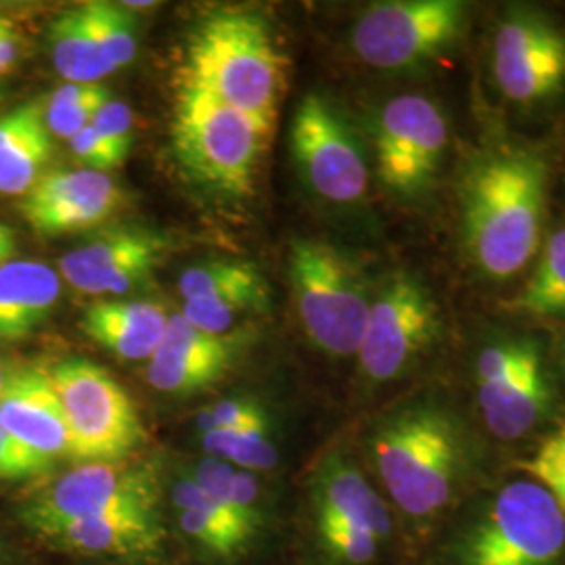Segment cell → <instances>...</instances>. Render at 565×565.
I'll return each instance as SVG.
<instances>
[{
	"instance_id": "obj_1",
	"label": "cell",
	"mask_w": 565,
	"mask_h": 565,
	"mask_svg": "<svg viewBox=\"0 0 565 565\" xmlns=\"http://www.w3.org/2000/svg\"><path fill=\"white\" fill-rule=\"evenodd\" d=\"M546 189L548 163L530 145H492L465 162L457 184L461 237L467 260L482 277L509 281L534 258Z\"/></svg>"
},
{
	"instance_id": "obj_2",
	"label": "cell",
	"mask_w": 565,
	"mask_h": 565,
	"mask_svg": "<svg viewBox=\"0 0 565 565\" xmlns=\"http://www.w3.org/2000/svg\"><path fill=\"white\" fill-rule=\"evenodd\" d=\"M287 61L268 23L254 11L205 15L184 51L182 86H193L245 114L275 121Z\"/></svg>"
},
{
	"instance_id": "obj_3",
	"label": "cell",
	"mask_w": 565,
	"mask_h": 565,
	"mask_svg": "<svg viewBox=\"0 0 565 565\" xmlns=\"http://www.w3.org/2000/svg\"><path fill=\"white\" fill-rule=\"evenodd\" d=\"M371 455L392 501L429 518L452 499L465 461L461 425L445 406H406L377 425Z\"/></svg>"
},
{
	"instance_id": "obj_4",
	"label": "cell",
	"mask_w": 565,
	"mask_h": 565,
	"mask_svg": "<svg viewBox=\"0 0 565 565\" xmlns=\"http://www.w3.org/2000/svg\"><path fill=\"white\" fill-rule=\"evenodd\" d=\"M273 120L239 111L193 86H182L172 120V145L182 168L203 186L243 198L254 191L256 170Z\"/></svg>"
},
{
	"instance_id": "obj_5",
	"label": "cell",
	"mask_w": 565,
	"mask_h": 565,
	"mask_svg": "<svg viewBox=\"0 0 565 565\" xmlns=\"http://www.w3.org/2000/svg\"><path fill=\"white\" fill-rule=\"evenodd\" d=\"M289 281L303 331L331 356L356 354L373 302L363 270L321 239L289 245Z\"/></svg>"
},
{
	"instance_id": "obj_6",
	"label": "cell",
	"mask_w": 565,
	"mask_h": 565,
	"mask_svg": "<svg viewBox=\"0 0 565 565\" xmlns=\"http://www.w3.org/2000/svg\"><path fill=\"white\" fill-rule=\"evenodd\" d=\"M469 25L461 0H387L371 4L354 23L352 49L382 72H413L459 49Z\"/></svg>"
},
{
	"instance_id": "obj_7",
	"label": "cell",
	"mask_w": 565,
	"mask_h": 565,
	"mask_svg": "<svg viewBox=\"0 0 565 565\" xmlns=\"http://www.w3.org/2000/svg\"><path fill=\"white\" fill-rule=\"evenodd\" d=\"M60 396L72 457L84 463H118L145 438L130 394L103 366L81 356L63 359L46 371Z\"/></svg>"
},
{
	"instance_id": "obj_8",
	"label": "cell",
	"mask_w": 565,
	"mask_h": 565,
	"mask_svg": "<svg viewBox=\"0 0 565 565\" xmlns=\"http://www.w3.org/2000/svg\"><path fill=\"white\" fill-rule=\"evenodd\" d=\"M565 551V513L536 482L505 486L459 548L461 565H555Z\"/></svg>"
},
{
	"instance_id": "obj_9",
	"label": "cell",
	"mask_w": 565,
	"mask_h": 565,
	"mask_svg": "<svg viewBox=\"0 0 565 565\" xmlns=\"http://www.w3.org/2000/svg\"><path fill=\"white\" fill-rule=\"evenodd\" d=\"M440 308L419 277L394 273L373 294L356 352L364 380L387 384L403 377L438 342Z\"/></svg>"
},
{
	"instance_id": "obj_10",
	"label": "cell",
	"mask_w": 565,
	"mask_h": 565,
	"mask_svg": "<svg viewBox=\"0 0 565 565\" xmlns=\"http://www.w3.org/2000/svg\"><path fill=\"white\" fill-rule=\"evenodd\" d=\"M476 394L486 425L501 440H518L543 424L553 390L543 350L532 338H499L476 359Z\"/></svg>"
},
{
	"instance_id": "obj_11",
	"label": "cell",
	"mask_w": 565,
	"mask_h": 565,
	"mask_svg": "<svg viewBox=\"0 0 565 565\" xmlns=\"http://www.w3.org/2000/svg\"><path fill=\"white\" fill-rule=\"evenodd\" d=\"M160 478L149 465L82 463L21 507L32 532L67 520L114 513H158Z\"/></svg>"
},
{
	"instance_id": "obj_12",
	"label": "cell",
	"mask_w": 565,
	"mask_h": 565,
	"mask_svg": "<svg viewBox=\"0 0 565 565\" xmlns=\"http://www.w3.org/2000/svg\"><path fill=\"white\" fill-rule=\"evenodd\" d=\"M448 141L450 128L438 103L422 95L390 99L375 124L380 181L406 200L422 198L438 181Z\"/></svg>"
},
{
	"instance_id": "obj_13",
	"label": "cell",
	"mask_w": 565,
	"mask_h": 565,
	"mask_svg": "<svg viewBox=\"0 0 565 565\" xmlns=\"http://www.w3.org/2000/svg\"><path fill=\"white\" fill-rule=\"evenodd\" d=\"M492 74L509 102H553L565 90L564 28L536 7H509L492 36Z\"/></svg>"
},
{
	"instance_id": "obj_14",
	"label": "cell",
	"mask_w": 565,
	"mask_h": 565,
	"mask_svg": "<svg viewBox=\"0 0 565 565\" xmlns=\"http://www.w3.org/2000/svg\"><path fill=\"white\" fill-rule=\"evenodd\" d=\"M291 151L308 186L327 202L363 200L369 168L350 124L321 95H306L291 120Z\"/></svg>"
},
{
	"instance_id": "obj_15",
	"label": "cell",
	"mask_w": 565,
	"mask_h": 565,
	"mask_svg": "<svg viewBox=\"0 0 565 565\" xmlns=\"http://www.w3.org/2000/svg\"><path fill=\"white\" fill-rule=\"evenodd\" d=\"M120 205V189L105 172H44L20 203L23 218L41 235H67L107 221Z\"/></svg>"
},
{
	"instance_id": "obj_16",
	"label": "cell",
	"mask_w": 565,
	"mask_h": 565,
	"mask_svg": "<svg viewBox=\"0 0 565 565\" xmlns=\"http://www.w3.org/2000/svg\"><path fill=\"white\" fill-rule=\"evenodd\" d=\"M166 242L141 228L105 231L60 260L63 279L90 296L126 294L162 263Z\"/></svg>"
},
{
	"instance_id": "obj_17",
	"label": "cell",
	"mask_w": 565,
	"mask_h": 565,
	"mask_svg": "<svg viewBox=\"0 0 565 565\" xmlns=\"http://www.w3.org/2000/svg\"><path fill=\"white\" fill-rule=\"evenodd\" d=\"M0 425L20 445L51 463L61 455H72L60 396L46 371L20 369L9 373L0 390Z\"/></svg>"
},
{
	"instance_id": "obj_18",
	"label": "cell",
	"mask_w": 565,
	"mask_h": 565,
	"mask_svg": "<svg viewBox=\"0 0 565 565\" xmlns=\"http://www.w3.org/2000/svg\"><path fill=\"white\" fill-rule=\"evenodd\" d=\"M231 364V345L182 315L170 317L162 342L149 359L147 380L163 394H193L216 384Z\"/></svg>"
},
{
	"instance_id": "obj_19",
	"label": "cell",
	"mask_w": 565,
	"mask_h": 565,
	"mask_svg": "<svg viewBox=\"0 0 565 565\" xmlns=\"http://www.w3.org/2000/svg\"><path fill=\"white\" fill-rule=\"evenodd\" d=\"M39 534L49 545L81 555L147 557L163 545L158 513H114L44 525Z\"/></svg>"
},
{
	"instance_id": "obj_20",
	"label": "cell",
	"mask_w": 565,
	"mask_h": 565,
	"mask_svg": "<svg viewBox=\"0 0 565 565\" xmlns=\"http://www.w3.org/2000/svg\"><path fill=\"white\" fill-rule=\"evenodd\" d=\"M312 499L317 524L359 525L380 541L392 530L382 497L366 482L361 469L342 455H333L321 465L315 476Z\"/></svg>"
},
{
	"instance_id": "obj_21",
	"label": "cell",
	"mask_w": 565,
	"mask_h": 565,
	"mask_svg": "<svg viewBox=\"0 0 565 565\" xmlns=\"http://www.w3.org/2000/svg\"><path fill=\"white\" fill-rule=\"evenodd\" d=\"M53 156L44 105L23 103L0 116V193L28 195Z\"/></svg>"
},
{
	"instance_id": "obj_22",
	"label": "cell",
	"mask_w": 565,
	"mask_h": 565,
	"mask_svg": "<svg viewBox=\"0 0 565 565\" xmlns=\"http://www.w3.org/2000/svg\"><path fill=\"white\" fill-rule=\"evenodd\" d=\"M162 306L151 302H97L82 317V331L124 361H149L168 324Z\"/></svg>"
},
{
	"instance_id": "obj_23",
	"label": "cell",
	"mask_w": 565,
	"mask_h": 565,
	"mask_svg": "<svg viewBox=\"0 0 565 565\" xmlns=\"http://www.w3.org/2000/svg\"><path fill=\"white\" fill-rule=\"evenodd\" d=\"M60 275L34 260L0 266V340L20 342L39 329L60 300Z\"/></svg>"
},
{
	"instance_id": "obj_24",
	"label": "cell",
	"mask_w": 565,
	"mask_h": 565,
	"mask_svg": "<svg viewBox=\"0 0 565 565\" xmlns=\"http://www.w3.org/2000/svg\"><path fill=\"white\" fill-rule=\"evenodd\" d=\"M172 501L179 509L182 532L216 557L239 555L252 539L233 518L218 505L193 476H184L172 490Z\"/></svg>"
},
{
	"instance_id": "obj_25",
	"label": "cell",
	"mask_w": 565,
	"mask_h": 565,
	"mask_svg": "<svg viewBox=\"0 0 565 565\" xmlns=\"http://www.w3.org/2000/svg\"><path fill=\"white\" fill-rule=\"evenodd\" d=\"M49 46L55 70L70 84H99L111 74L81 4L51 21Z\"/></svg>"
},
{
	"instance_id": "obj_26",
	"label": "cell",
	"mask_w": 565,
	"mask_h": 565,
	"mask_svg": "<svg viewBox=\"0 0 565 565\" xmlns=\"http://www.w3.org/2000/svg\"><path fill=\"white\" fill-rule=\"evenodd\" d=\"M511 310L565 319V228L548 237L532 279L522 296L511 302Z\"/></svg>"
},
{
	"instance_id": "obj_27",
	"label": "cell",
	"mask_w": 565,
	"mask_h": 565,
	"mask_svg": "<svg viewBox=\"0 0 565 565\" xmlns=\"http://www.w3.org/2000/svg\"><path fill=\"white\" fill-rule=\"evenodd\" d=\"M270 291L268 285H252V287H235L214 291L202 298L184 300L182 317L189 323L200 327L210 335H221L233 323L247 312H263L268 308Z\"/></svg>"
},
{
	"instance_id": "obj_28",
	"label": "cell",
	"mask_w": 565,
	"mask_h": 565,
	"mask_svg": "<svg viewBox=\"0 0 565 565\" xmlns=\"http://www.w3.org/2000/svg\"><path fill=\"white\" fill-rule=\"evenodd\" d=\"M205 452L245 471H266L277 465V448L268 436V419L235 429L203 431Z\"/></svg>"
},
{
	"instance_id": "obj_29",
	"label": "cell",
	"mask_w": 565,
	"mask_h": 565,
	"mask_svg": "<svg viewBox=\"0 0 565 565\" xmlns=\"http://www.w3.org/2000/svg\"><path fill=\"white\" fill-rule=\"evenodd\" d=\"M81 7L111 74L135 60L137 20L126 4L121 7L114 2L95 0V2H84Z\"/></svg>"
},
{
	"instance_id": "obj_30",
	"label": "cell",
	"mask_w": 565,
	"mask_h": 565,
	"mask_svg": "<svg viewBox=\"0 0 565 565\" xmlns=\"http://www.w3.org/2000/svg\"><path fill=\"white\" fill-rule=\"evenodd\" d=\"M107 99L109 93L102 84H63L44 105V118L51 137L72 141L93 121Z\"/></svg>"
},
{
	"instance_id": "obj_31",
	"label": "cell",
	"mask_w": 565,
	"mask_h": 565,
	"mask_svg": "<svg viewBox=\"0 0 565 565\" xmlns=\"http://www.w3.org/2000/svg\"><path fill=\"white\" fill-rule=\"evenodd\" d=\"M266 279L258 266L243 260H212L198 264L182 273L179 289L184 300L202 298L214 291L235 289V287H252L263 285Z\"/></svg>"
},
{
	"instance_id": "obj_32",
	"label": "cell",
	"mask_w": 565,
	"mask_h": 565,
	"mask_svg": "<svg viewBox=\"0 0 565 565\" xmlns=\"http://www.w3.org/2000/svg\"><path fill=\"white\" fill-rule=\"evenodd\" d=\"M324 548L342 564L364 565L375 559L382 541L359 525L317 524Z\"/></svg>"
},
{
	"instance_id": "obj_33",
	"label": "cell",
	"mask_w": 565,
	"mask_h": 565,
	"mask_svg": "<svg viewBox=\"0 0 565 565\" xmlns=\"http://www.w3.org/2000/svg\"><path fill=\"white\" fill-rule=\"evenodd\" d=\"M522 467L536 480V484L551 492L565 513V427L548 436Z\"/></svg>"
},
{
	"instance_id": "obj_34",
	"label": "cell",
	"mask_w": 565,
	"mask_h": 565,
	"mask_svg": "<svg viewBox=\"0 0 565 565\" xmlns=\"http://www.w3.org/2000/svg\"><path fill=\"white\" fill-rule=\"evenodd\" d=\"M90 126L102 135L103 141L114 149L118 160L124 163L130 153L132 132H135L132 111L128 109V105L109 97L107 102L103 103L102 109L97 111Z\"/></svg>"
},
{
	"instance_id": "obj_35",
	"label": "cell",
	"mask_w": 565,
	"mask_h": 565,
	"mask_svg": "<svg viewBox=\"0 0 565 565\" xmlns=\"http://www.w3.org/2000/svg\"><path fill=\"white\" fill-rule=\"evenodd\" d=\"M51 469V461L42 459L20 445L2 425H0V482H23L39 478Z\"/></svg>"
},
{
	"instance_id": "obj_36",
	"label": "cell",
	"mask_w": 565,
	"mask_h": 565,
	"mask_svg": "<svg viewBox=\"0 0 565 565\" xmlns=\"http://www.w3.org/2000/svg\"><path fill=\"white\" fill-rule=\"evenodd\" d=\"M263 419H266V415L258 404L239 398V401H223L203 411L198 425L203 434L212 429H235V427L256 424Z\"/></svg>"
},
{
	"instance_id": "obj_37",
	"label": "cell",
	"mask_w": 565,
	"mask_h": 565,
	"mask_svg": "<svg viewBox=\"0 0 565 565\" xmlns=\"http://www.w3.org/2000/svg\"><path fill=\"white\" fill-rule=\"evenodd\" d=\"M70 149L86 166V170L107 174V170H114L121 163L114 149L103 141L102 135L90 124L70 141Z\"/></svg>"
},
{
	"instance_id": "obj_38",
	"label": "cell",
	"mask_w": 565,
	"mask_h": 565,
	"mask_svg": "<svg viewBox=\"0 0 565 565\" xmlns=\"http://www.w3.org/2000/svg\"><path fill=\"white\" fill-rule=\"evenodd\" d=\"M18 46L20 39L11 21L0 18V74L9 72L18 61Z\"/></svg>"
},
{
	"instance_id": "obj_39",
	"label": "cell",
	"mask_w": 565,
	"mask_h": 565,
	"mask_svg": "<svg viewBox=\"0 0 565 565\" xmlns=\"http://www.w3.org/2000/svg\"><path fill=\"white\" fill-rule=\"evenodd\" d=\"M15 249H18L15 233L7 224L0 223V263H11L15 256Z\"/></svg>"
},
{
	"instance_id": "obj_40",
	"label": "cell",
	"mask_w": 565,
	"mask_h": 565,
	"mask_svg": "<svg viewBox=\"0 0 565 565\" xmlns=\"http://www.w3.org/2000/svg\"><path fill=\"white\" fill-rule=\"evenodd\" d=\"M553 361H555V369L565 384V331H562L553 342Z\"/></svg>"
},
{
	"instance_id": "obj_41",
	"label": "cell",
	"mask_w": 565,
	"mask_h": 565,
	"mask_svg": "<svg viewBox=\"0 0 565 565\" xmlns=\"http://www.w3.org/2000/svg\"><path fill=\"white\" fill-rule=\"evenodd\" d=\"M7 377H9V375H7V373L2 371V366H0V390H2V385L7 382Z\"/></svg>"
},
{
	"instance_id": "obj_42",
	"label": "cell",
	"mask_w": 565,
	"mask_h": 565,
	"mask_svg": "<svg viewBox=\"0 0 565 565\" xmlns=\"http://www.w3.org/2000/svg\"><path fill=\"white\" fill-rule=\"evenodd\" d=\"M0 266H2V263H0Z\"/></svg>"
}]
</instances>
